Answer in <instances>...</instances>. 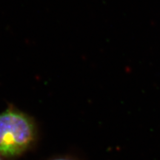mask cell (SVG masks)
<instances>
[{
  "mask_svg": "<svg viewBox=\"0 0 160 160\" xmlns=\"http://www.w3.org/2000/svg\"><path fill=\"white\" fill-rule=\"evenodd\" d=\"M35 137L34 122L27 114L13 108L0 113V154L7 157L22 154Z\"/></svg>",
  "mask_w": 160,
  "mask_h": 160,
  "instance_id": "obj_1",
  "label": "cell"
},
{
  "mask_svg": "<svg viewBox=\"0 0 160 160\" xmlns=\"http://www.w3.org/2000/svg\"><path fill=\"white\" fill-rule=\"evenodd\" d=\"M53 160H72V159H63V158H60V159H53Z\"/></svg>",
  "mask_w": 160,
  "mask_h": 160,
  "instance_id": "obj_2",
  "label": "cell"
},
{
  "mask_svg": "<svg viewBox=\"0 0 160 160\" xmlns=\"http://www.w3.org/2000/svg\"><path fill=\"white\" fill-rule=\"evenodd\" d=\"M0 160H2V159H1V158H0Z\"/></svg>",
  "mask_w": 160,
  "mask_h": 160,
  "instance_id": "obj_3",
  "label": "cell"
}]
</instances>
